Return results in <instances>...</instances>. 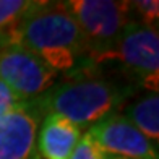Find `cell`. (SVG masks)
<instances>
[{"label": "cell", "instance_id": "cell-1", "mask_svg": "<svg viewBox=\"0 0 159 159\" xmlns=\"http://www.w3.org/2000/svg\"><path fill=\"white\" fill-rule=\"evenodd\" d=\"M11 44L28 49L57 73L73 70L88 55L84 34L65 2H38L20 23Z\"/></svg>", "mask_w": 159, "mask_h": 159}, {"label": "cell", "instance_id": "cell-2", "mask_svg": "<svg viewBox=\"0 0 159 159\" xmlns=\"http://www.w3.org/2000/svg\"><path fill=\"white\" fill-rule=\"evenodd\" d=\"M128 94H132V89L109 80L84 78L54 84L33 99L31 104L42 119L49 114H55L83 130L115 114L114 111L125 102Z\"/></svg>", "mask_w": 159, "mask_h": 159}, {"label": "cell", "instance_id": "cell-3", "mask_svg": "<svg viewBox=\"0 0 159 159\" xmlns=\"http://www.w3.org/2000/svg\"><path fill=\"white\" fill-rule=\"evenodd\" d=\"M119 62L140 86L159 93V31L132 21L120 38L91 62Z\"/></svg>", "mask_w": 159, "mask_h": 159}, {"label": "cell", "instance_id": "cell-4", "mask_svg": "<svg viewBox=\"0 0 159 159\" xmlns=\"http://www.w3.org/2000/svg\"><path fill=\"white\" fill-rule=\"evenodd\" d=\"M76 20L88 44V59L112 47L125 28L132 23L130 2L120 0H70L65 2Z\"/></svg>", "mask_w": 159, "mask_h": 159}, {"label": "cell", "instance_id": "cell-5", "mask_svg": "<svg viewBox=\"0 0 159 159\" xmlns=\"http://www.w3.org/2000/svg\"><path fill=\"white\" fill-rule=\"evenodd\" d=\"M57 71L21 46L0 47V81L23 101H33L55 84Z\"/></svg>", "mask_w": 159, "mask_h": 159}, {"label": "cell", "instance_id": "cell-6", "mask_svg": "<svg viewBox=\"0 0 159 159\" xmlns=\"http://www.w3.org/2000/svg\"><path fill=\"white\" fill-rule=\"evenodd\" d=\"M86 135L107 156L125 159H159V149L124 114H111L88 128Z\"/></svg>", "mask_w": 159, "mask_h": 159}, {"label": "cell", "instance_id": "cell-7", "mask_svg": "<svg viewBox=\"0 0 159 159\" xmlns=\"http://www.w3.org/2000/svg\"><path fill=\"white\" fill-rule=\"evenodd\" d=\"M42 115L26 101L0 117V159H41L38 132Z\"/></svg>", "mask_w": 159, "mask_h": 159}, {"label": "cell", "instance_id": "cell-8", "mask_svg": "<svg viewBox=\"0 0 159 159\" xmlns=\"http://www.w3.org/2000/svg\"><path fill=\"white\" fill-rule=\"evenodd\" d=\"M83 130L65 117L49 114L42 119L38 132V149L41 159H70Z\"/></svg>", "mask_w": 159, "mask_h": 159}, {"label": "cell", "instance_id": "cell-9", "mask_svg": "<svg viewBox=\"0 0 159 159\" xmlns=\"http://www.w3.org/2000/svg\"><path fill=\"white\" fill-rule=\"evenodd\" d=\"M124 115L159 149V93H151L127 106Z\"/></svg>", "mask_w": 159, "mask_h": 159}, {"label": "cell", "instance_id": "cell-10", "mask_svg": "<svg viewBox=\"0 0 159 159\" xmlns=\"http://www.w3.org/2000/svg\"><path fill=\"white\" fill-rule=\"evenodd\" d=\"M38 0H0V47L10 46L20 23Z\"/></svg>", "mask_w": 159, "mask_h": 159}, {"label": "cell", "instance_id": "cell-11", "mask_svg": "<svg viewBox=\"0 0 159 159\" xmlns=\"http://www.w3.org/2000/svg\"><path fill=\"white\" fill-rule=\"evenodd\" d=\"M132 13H136L138 23L159 31V0H135L130 2Z\"/></svg>", "mask_w": 159, "mask_h": 159}, {"label": "cell", "instance_id": "cell-12", "mask_svg": "<svg viewBox=\"0 0 159 159\" xmlns=\"http://www.w3.org/2000/svg\"><path fill=\"white\" fill-rule=\"evenodd\" d=\"M70 159H107V154L84 133Z\"/></svg>", "mask_w": 159, "mask_h": 159}, {"label": "cell", "instance_id": "cell-13", "mask_svg": "<svg viewBox=\"0 0 159 159\" xmlns=\"http://www.w3.org/2000/svg\"><path fill=\"white\" fill-rule=\"evenodd\" d=\"M23 101L11 88H8L3 81H0V117H3L8 112H11L13 109H16L18 106H21Z\"/></svg>", "mask_w": 159, "mask_h": 159}, {"label": "cell", "instance_id": "cell-14", "mask_svg": "<svg viewBox=\"0 0 159 159\" xmlns=\"http://www.w3.org/2000/svg\"><path fill=\"white\" fill-rule=\"evenodd\" d=\"M107 159H125V157H117V156H107Z\"/></svg>", "mask_w": 159, "mask_h": 159}]
</instances>
